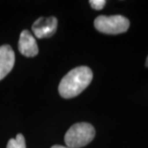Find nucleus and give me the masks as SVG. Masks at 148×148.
I'll return each mask as SVG.
<instances>
[{"label":"nucleus","instance_id":"obj_4","mask_svg":"<svg viewBox=\"0 0 148 148\" xmlns=\"http://www.w3.org/2000/svg\"><path fill=\"white\" fill-rule=\"evenodd\" d=\"M58 27V20L54 16L38 18L32 26V31L35 36L39 38H47L53 36Z\"/></svg>","mask_w":148,"mask_h":148},{"label":"nucleus","instance_id":"obj_10","mask_svg":"<svg viewBox=\"0 0 148 148\" xmlns=\"http://www.w3.org/2000/svg\"><path fill=\"white\" fill-rule=\"evenodd\" d=\"M146 66H147V67H148V57H147V61H146Z\"/></svg>","mask_w":148,"mask_h":148},{"label":"nucleus","instance_id":"obj_7","mask_svg":"<svg viewBox=\"0 0 148 148\" xmlns=\"http://www.w3.org/2000/svg\"><path fill=\"white\" fill-rule=\"evenodd\" d=\"M7 148H27L23 135L19 133L16 135V138H11L8 143Z\"/></svg>","mask_w":148,"mask_h":148},{"label":"nucleus","instance_id":"obj_5","mask_svg":"<svg viewBox=\"0 0 148 148\" xmlns=\"http://www.w3.org/2000/svg\"><path fill=\"white\" fill-rule=\"evenodd\" d=\"M18 49L20 53L26 57H35L38 54L39 49L36 40L29 31L24 30L21 33L18 42Z\"/></svg>","mask_w":148,"mask_h":148},{"label":"nucleus","instance_id":"obj_2","mask_svg":"<svg viewBox=\"0 0 148 148\" xmlns=\"http://www.w3.org/2000/svg\"><path fill=\"white\" fill-rule=\"evenodd\" d=\"M95 130L88 123H75L66 132L64 142L70 148H80L86 146L94 139Z\"/></svg>","mask_w":148,"mask_h":148},{"label":"nucleus","instance_id":"obj_3","mask_svg":"<svg viewBox=\"0 0 148 148\" xmlns=\"http://www.w3.org/2000/svg\"><path fill=\"white\" fill-rule=\"evenodd\" d=\"M94 25L96 30L100 32L117 35L127 32L130 26V22L127 18L121 15L99 16L95 18Z\"/></svg>","mask_w":148,"mask_h":148},{"label":"nucleus","instance_id":"obj_6","mask_svg":"<svg viewBox=\"0 0 148 148\" xmlns=\"http://www.w3.org/2000/svg\"><path fill=\"white\" fill-rule=\"evenodd\" d=\"M15 64V53L10 45L0 46V81L11 72Z\"/></svg>","mask_w":148,"mask_h":148},{"label":"nucleus","instance_id":"obj_8","mask_svg":"<svg viewBox=\"0 0 148 148\" xmlns=\"http://www.w3.org/2000/svg\"><path fill=\"white\" fill-rule=\"evenodd\" d=\"M90 6L92 7V8H94L95 10H101L106 3V1L105 0H90L89 1Z\"/></svg>","mask_w":148,"mask_h":148},{"label":"nucleus","instance_id":"obj_9","mask_svg":"<svg viewBox=\"0 0 148 148\" xmlns=\"http://www.w3.org/2000/svg\"><path fill=\"white\" fill-rule=\"evenodd\" d=\"M51 148H70L68 147H64V146H60V145H54Z\"/></svg>","mask_w":148,"mask_h":148},{"label":"nucleus","instance_id":"obj_1","mask_svg":"<svg viewBox=\"0 0 148 148\" xmlns=\"http://www.w3.org/2000/svg\"><path fill=\"white\" fill-rule=\"evenodd\" d=\"M93 77L90 68L81 66L72 69L61 80L58 92L62 97L70 99L81 94L90 85Z\"/></svg>","mask_w":148,"mask_h":148}]
</instances>
